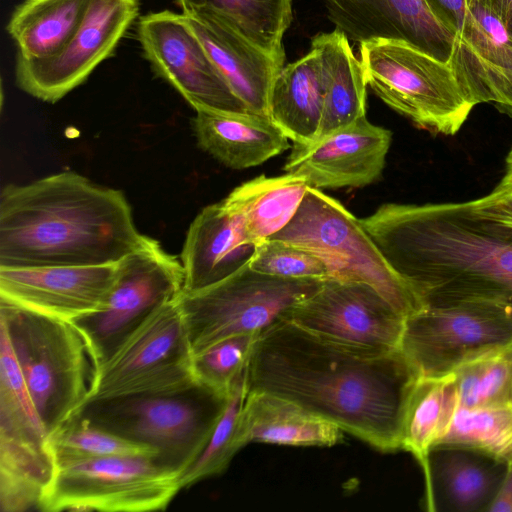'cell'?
Returning a JSON list of instances; mask_svg holds the SVG:
<instances>
[{
	"mask_svg": "<svg viewBox=\"0 0 512 512\" xmlns=\"http://www.w3.org/2000/svg\"><path fill=\"white\" fill-rule=\"evenodd\" d=\"M417 379L400 349L348 348L288 320L260 334L247 366V392L288 399L385 453L401 449Z\"/></svg>",
	"mask_w": 512,
	"mask_h": 512,
	"instance_id": "1",
	"label": "cell"
},
{
	"mask_svg": "<svg viewBox=\"0 0 512 512\" xmlns=\"http://www.w3.org/2000/svg\"><path fill=\"white\" fill-rule=\"evenodd\" d=\"M360 221L423 307L475 299L512 304V218L483 197L386 203Z\"/></svg>",
	"mask_w": 512,
	"mask_h": 512,
	"instance_id": "2",
	"label": "cell"
},
{
	"mask_svg": "<svg viewBox=\"0 0 512 512\" xmlns=\"http://www.w3.org/2000/svg\"><path fill=\"white\" fill-rule=\"evenodd\" d=\"M149 239L121 190L73 171L0 193V267L112 264Z\"/></svg>",
	"mask_w": 512,
	"mask_h": 512,
	"instance_id": "3",
	"label": "cell"
},
{
	"mask_svg": "<svg viewBox=\"0 0 512 512\" xmlns=\"http://www.w3.org/2000/svg\"><path fill=\"white\" fill-rule=\"evenodd\" d=\"M8 335L32 401L50 434L85 405L93 368L74 323L0 300Z\"/></svg>",
	"mask_w": 512,
	"mask_h": 512,
	"instance_id": "4",
	"label": "cell"
},
{
	"mask_svg": "<svg viewBox=\"0 0 512 512\" xmlns=\"http://www.w3.org/2000/svg\"><path fill=\"white\" fill-rule=\"evenodd\" d=\"M228 398L197 385L177 393L90 401L77 414L118 436L152 447L158 453L157 461L180 475L203 450Z\"/></svg>",
	"mask_w": 512,
	"mask_h": 512,
	"instance_id": "5",
	"label": "cell"
},
{
	"mask_svg": "<svg viewBox=\"0 0 512 512\" xmlns=\"http://www.w3.org/2000/svg\"><path fill=\"white\" fill-rule=\"evenodd\" d=\"M270 239L319 257L328 279L370 285L406 317L423 308L417 293L388 263L360 219L320 189L309 187L294 217Z\"/></svg>",
	"mask_w": 512,
	"mask_h": 512,
	"instance_id": "6",
	"label": "cell"
},
{
	"mask_svg": "<svg viewBox=\"0 0 512 512\" xmlns=\"http://www.w3.org/2000/svg\"><path fill=\"white\" fill-rule=\"evenodd\" d=\"M367 85L390 108L418 128L455 135L475 107L448 63L398 40L360 43Z\"/></svg>",
	"mask_w": 512,
	"mask_h": 512,
	"instance_id": "7",
	"label": "cell"
},
{
	"mask_svg": "<svg viewBox=\"0 0 512 512\" xmlns=\"http://www.w3.org/2000/svg\"><path fill=\"white\" fill-rule=\"evenodd\" d=\"M323 281L265 275L247 263L211 286L182 292L178 304L192 354L231 336L261 334Z\"/></svg>",
	"mask_w": 512,
	"mask_h": 512,
	"instance_id": "8",
	"label": "cell"
},
{
	"mask_svg": "<svg viewBox=\"0 0 512 512\" xmlns=\"http://www.w3.org/2000/svg\"><path fill=\"white\" fill-rule=\"evenodd\" d=\"M511 347L512 304L475 299L407 316L399 349L418 377H442Z\"/></svg>",
	"mask_w": 512,
	"mask_h": 512,
	"instance_id": "9",
	"label": "cell"
},
{
	"mask_svg": "<svg viewBox=\"0 0 512 512\" xmlns=\"http://www.w3.org/2000/svg\"><path fill=\"white\" fill-rule=\"evenodd\" d=\"M178 477L151 455H113L56 462L53 478L38 510H164L181 490Z\"/></svg>",
	"mask_w": 512,
	"mask_h": 512,
	"instance_id": "10",
	"label": "cell"
},
{
	"mask_svg": "<svg viewBox=\"0 0 512 512\" xmlns=\"http://www.w3.org/2000/svg\"><path fill=\"white\" fill-rule=\"evenodd\" d=\"M192 358L177 298L154 310L93 368L86 403L188 390L198 385Z\"/></svg>",
	"mask_w": 512,
	"mask_h": 512,
	"instance_id": "11",
	"label": "cell"
},
{
	"mask_svg": "<svg viewBox=\"0 0 512 512\" xmlns=\"http://www.w3.org/2000/svg\"><path fill=\"white\" fill-rule=\"evenodd\" d=\"M184 290L180 257L150 237L119 261L118 276L104 307L72 322L82 334L93 368L103 363L147 316Z\"/></svg>",
	"mask_w": 512,
	"mask_h": 512,
	"instance_id": "12",
	"label": "cell"
},
{
	"mask_svg": "<svg viewBox=\"0 0 512 512\" xmlns=\"http://www.w3.org/2000/svg\"><path fill=\"white\" fill-rule=\"evenodd\" d=\"M54 472L49 433L22 374L7 370L0 376V510H38Z\"/></svg>",
	"mask_w": 512,
	"mask_h": 512,
	"instance_id": "13",
	"label": "cell"
},
{
	"mask_svg": "<svg viewBox=\"0 0 512 512\" xmlns=\"http://www.w3.org/2000/svg\"><path fill=\"white\" fill-rule=\"evenodd\" d=\"M405 319L370 285L334 279L282 318L327 341L376 353L399 349Z\"/></svg>",
	"mask_w": 512,
	"mask_h": 512,
	"instance_id": "14",
	"label": "cell"
},
{
	"mask_svg": "<svg viewBox=\"0 0 512 512\" xmlns=\"http://www.w3.org/2000/svg\"><path fill=\"white\" fill-rule=\"evenodd\" d=\"M138 14L139 0H90L78 29L58 53L16 57L17 86L43 102L59 101L113 54Z\"/></svg>",
	"mask_w": 512,
	"mask_h": 512,
	"instance_id": "15",
	"label": "cell"
},
{
	"mask_svg": "<svg viewBox=\"0 0 512 512\" xmlns=\"http://www.w3.org/2000/svg\"><path fill=\"white\" fill-rule=\"evenodd\" d=\"M138 39L155 73L194 110L249 112L181 13L164 10L142 16Z\"/></svg>",
	"mask_w": 512,
	"mask_h": 512,
	"instance_id": "16",
	"label": "cell"
},
{
	"mask_svg": "<svg viewBox=\"0 0 512 512\" xmlns=\"http://www.w3.org/2000/svg\"><path fill=\"white\" fill-rule=\"evenodd\" d=\"M119 262L92 266L0 267V300L75 322L100 311L118 276Z\"/></svg>",
	"mask_w": 512,
	"mask_h": 512,
	"instance_id": "17",
	"label": "cell"
},
{
	"mask_svg": "<svg viewBox=\"0 0 512 512\" xmlns=\"http://www.w3.org/2000/svg\"><path fill=\"white\" fill-rule=\"evenodd\" d=\"M391 141V131L365 115L309 145L293 144L284 171L317 189L364 187L381 177Z\"/></svg>",
	"mask_w": 512,
	"mask_h": 512,
	"instance_id": "18",
	"label": "cell"
},
{
	"mask_svg": "<svg viewBox=\"0 0 512 512\" xmlns=\"http://www.w3.org/2000/svg\"><path fill=\"white\" fill-rule=\"evenodd\" d=\"M470 102L512 117V38L484 0H467L448 62Z\"/></svg>",
	"mask_w": 512,
	"mask_h": 512,
	"instance_id": "19",
	"label": "cell"
},
{
	"mask_svg": "<svg viewBox=\"0 0 512 512\" xmlns=\"http://www.w3.org/2000/svg\"><path fill=\"white\" fill-rule=\"evenodd\" d=\"M330 20L348 39L406 42L448 63L455 35L433 14L425 0H323Z\"/></svg>",
	"mask_w": 512,
	"mask_h": 512,
	"instance_id": "20",
	"label": "cell"
},
{
	"mask_svg": "<svg viewBox=\"0 0 512 512\" xmlns=\"http://www.w3.org/2000/svg\"><path fill=\"white\" fill-rule=\"evenodd\" d=\"M182 15L247 110L269 117L271 88L285 58L264 51L211 11Z\"/></svg>",
	"mask_w": 512,
	"mask_h": 512,
	"instance_id": "21",
	"label": "cell"
},
{
	"mask_svg": "<svg viewBox=\"0 0 512 512\" xmlns=\"http://www.w3.org/2000/svg\"><path fill=\"white\" fill-rule=\"evenodd\" d=\"M428 511L488 512L506 472V463L482 453L440 444L422 469Z\"/></svg>",
	"mask_w": 512,
	"mask_h": 512,
	"instance_id": "22",
	"label": "cell"
},
{
	"mask_svg": "<svg viewBox=\"0 0 512 512\" xmlns=\"http://www.w3.org/2000/svg\"><path fill=\"white\" fill-rule=\"evenodd\" d=\"M255 247L241 218L223 201L204 207L190 224L180 254L183 292L227 278L249 262Z\"/></svg>",
	"mask_w": 512,
	"mask_h": 512,
	"instance_id": "23",
	"label": "cell"
},
{
	"mask_svg": "<svg viewBox=\"0 0 512 512\" xmlns=\"http://www.w3.org/2000/svg\"><path fill=\"white\" fill-rule=\"evenodd\" d=\"M195 112L192 128L199 147L229 168L261 165L290 147L270 117L209 109Z\"/></svg>",
	"mask_w": 512,
	"mask_h": 512,
	"instance_id": "24",
	"label": "cell"
},
{
	"mask_svg": "<svg viewBox=\"0 0 512 512\" xmlns=\"http://www.w3.org/2000/svg\"><path fill=\"white\" fill-rule=\"evenodd\" d=\"M311 48L320 56L324 90L318 140L366 115L367 82L360 59L356 58L348 37L340 30L316 35Z\"/></svg>",
	"mask_w": 512,
	"mask_h": 512,
	"instance_id": "25",
	"label": "cell"
},
{
	"mask_svg": "<svg viewBox=\"0 0 512 512\" xmlns=\"http://www.w3.org/2000/svg\"><path fill=\"white\" fill-rule=\"evenodd\" d=\"M324 90L318 52L283 67L269 97V117L294 145L313 143L320 132Z\"/></svg>",
	"mask_w": 512,
	"mask_h": 512,
	"instance_id": "26",
	"label": "cell"
},
{
	"mask_svg": "<svg viewBox=\"0 0 512 512\" xmlns=\"http://www.w3.org/2000/svg\"><path fill=\"white\" fill-rule=\"evenodd\" d=\"M247 443L330 447L341 442L342 430L298 404L263 392H247L243 408Z\"/></svg>",
	"mask_w": 512,
	"mask_h": 512,
	"instance_id": "27",
	"label": "cell"
},
{
	"mask_svg": "<svg viewBox=\"0 0 512 512\" xmlns=\"http://www.w3.org/2000/svg\"><path fill=\"white\" fill-rule=\"evenodd\" d=\"M309 187L301 176L261 175L237 186L222 201L241 218L250 241L258 245L288 225Z\"/></svg>",
	"mask_w": 512,
	"mask_h": 512,
	"instance_id": "28",
	"label": "cell"
},
{
	"mask_svg": "<svg viewBox=\"0 0 512 512\" xmlns=\"http://www.w3.org/2000/svg\"><path fill=\"white\" fill-rule=\"evenodd\" d=\"M90 0H25L10 16L6 30L17 56L42 59L58 53L81 24Z\"/></svg>",
	"mask_w": 512,
	"mask_h": 512,
	"instance_id": "29",
	"label": "cell"
},
{
	"mask_svg": "<svg viewBox=\"0 0 512 512\" xmlns=\"http://www.w3.org/2000/svg\"><path fill=\"white\" fill-rule=\"evenodd\" d=\"M459 407L455 375L418 377L404 412L401 449L423 469L428 453L448 432Z\"/></svg>",
	"mask_w": 512,
	"mask_h": 512,
	"instance_id": "30",
	"label": "cell"
},
{
	"mask_svg": "<svg viewBox=\"0 0 512 512\" xmlns=\"http://www.w3.org/2000/svg\"><path fill=\"white\" fill-rule=\"evenodd\" d=\"M181 13L207 10L269 54L285 58L283 36L292 20V0H177Z\"/></svg>",
	"mask_w": 512,
	"mask_h": 512,
	"instance_id": "31",
	"label": "cell"
},
{
	"mask_svg": "<svg viewBox=\"0 0 512 512\" xmlns=\"http://www.w3.org/2000/svg\"><path fill=\"white\" fill-rule=\"evenodd\" d=\"M246 395L247 367L235 380L227 405L203 450L179 475L181 490L221 474L234 455L247 444L243 430V408Z\"/></svg>",
	"mask_w": 512,
	"mask_h": 512,
	"instance_id": "32",
	"label": "cell"
},
{
	"mask_svg": "<svg viewBox=\"0 0 512 512\" xmlns=\"http://www.w3.org/2000/svg\"><path fill=\"white\" fill-rule=\"evenodd\" d=\"M440 444L459 446L507 463L512 457V407H458Z\"/></svg>",
	"mask_w": 512,
	"mask_h": 512,
	"instance_id": "33",
	"label": "cell"
},
{
	"mask_svg": "<svg viewBox=\"0 0 512 512\" xmlns=\"http://www.w3.org/2000/svg\"><path fill=\"white\" fill-rule=\"evenodd\" d=\"M55 463L113 455H151L157 451L100 428L75 414L49 434Z\"/></svg>",
	"mask_w": 512,
	"mask_h": 512,
	"instance_id": "34",
	"label": "cell"
},
{
	"mask_svg": "<svg viewBox=\"0 0 512 512\" xmlns=\"http://www.w3.org/2000/svg\"><path fill=\"white\" fill-rule=\"evenodd\" d=\"M260 334H242L222 339L193 355L196 383L229 396L237 377L246 369Z\"/></svg>",
	"mask_w": 512,
	"mask_h": 512,
	"instance_id": "35",
	"label": "cell"
},
{
	"mask_svg": "<svg viewBox=\"0 0 512 512\" xmlns=\"http://www.w3.org/2000/svg\"><path fill=\"white\" fill-rule=\"evenodd\" d=\"M454 375L459 407L508 404L512 363L507 351L469 363Z\"/></svg>",
	"mask_w": 512,
	"mask_h": 512,
	"instance_id": "36",
	"label": "cell"
},
{
	"mask_svg": "<svg viewBox=\"0 0 512 512\" xmlns=\"http://www.w3.org/2000/svg\"><path fill=\"white\" fill-rule=\"evenodd\" d=\"M249 267L265 275L289 279H328L322 260L300 247L268 239L256 245Z\"/></svg>",
	"mask_w": 512,
	"mask_h": 512,
	"instance_id": "37",
	"label": "cell"
},
{
	"mask_svg": "<svg viewBox=\"0 0 512 512\" xmlns=\"http://www.w3.org/2000/svg\"><path fill=\"white\" fill-rule=\"evenodd\" d=\"M435 17L456 35L463 24L467 0H425Z\"/></svg>",
	"mask_w": 512,
	"mask_h": 512,
	"instance_id": "38",
	"label": "cell"
},
{
	"mask_svg": "<svg viewBox=\"0 0 512 512\" xmlns=\"http://www.w3.org/2000/svg\"><path fill=\"white\" fill-rule=\"evenodd\" d=\"M488 512H512V457L506 463L504 479Z\"/></svg>",
	"mask_w": 512,
	"mask_h": 512,
	"instance_id": "39",
	"label": "cell"
},
{
	"mask_svg": "<svg viewBox=\"0 0 512 512\" xmlns=\"http://www.w3.org/2000/svg\"><path fill=\"white\" fill-rule=\"evenodd\" d=\"M512 38V0H484Z\"/></svg>",
	"mask_w": 512,
	"mask_h": 512,
	"instance_id": "40",
	"label": "cell"
},
{
	"mask_svg": "<svg viewBox=\"0 0 512 512\" xmlns=\"http://www.w3.org/2000/svg\"><path fill=\"white\" fill-rule=\"evenodd\" d=\"M494 188L506 193H512V148L505 158L503 176Z\"/></svg>",
	"mask_w": 512,
	"mask_h": 512,
	"instance_id": "41",
	"label": "cell"
},
{
	"mask_svg": "<svg viewBox=\"0 0 512 512\" xmlns=\"http://www.w3.org/2000/svg\"><path fill=\"white\" fill-rule=\"evenodd\" d=\"M507 354L511 360V363H512V347L507 350ZM508 404L510 407H512V379H511V384H510V389H509V395H508Z\"/></svg>",
	"mask_w": 512,
	"mask_h": 512,
	"instance_id": "42",
	"label": "cell"
}]
</instances>
